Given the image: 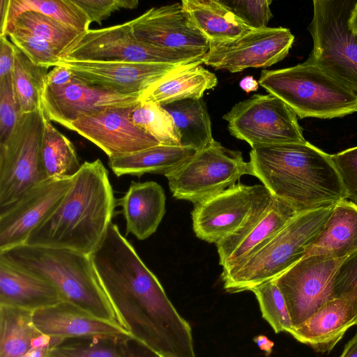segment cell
Instances as JSON below:
<instances>
[{
    "label": "cell",
    "instance_id": "9c48e42d",
    "mask_svg": "<svg viewBox=\"0 0 357 357\" xmlns=\"http://www.w3.org/2000/svg\"><path fill=\"white\" fill-rule=\"evenodd\" d=\"M45 118L42 108L23 114L9 138L0 144V208L48 178L41 154Z\"/></svg>",
    "mask_w": 357,
    "mask_h": 357
},
{
    "label": "cell",
    "instance_id": "5b68a950",
    "mask_svg": "<svg viewBox=\"0 0 357 357\" xmlns=\"http://www.w3.org/2000/svg\"><path fill=\"white\" fill-rule=\"evenodd\" d=\"M334 206L296 214L258 250L221 275L227 292L250 291L275 280L304 257L321 232Z\"/></svg>",
    "mask_w": 357,
    "mask_h": 357
},
{
    "label": "cell",
    "instance_id": "f907efd6",
    "mask_svg": "<svg viewBox=\"0 0 357 357\" xmlns=\"http://www.w3.org/2000/svg\"><path fill=\"white\" fill-rule=\"evenodd\" d=\"M9 0L0 1V13H1V24L0 33L3 31L8 17Z\"/></svg>",
    "mask_w": 357,
    "mask_h": 357
},
{
    "label": "cell",
    "instance_id": "7402d4cb",
    "mask_svg": "<svg viewBox=\"0 0 357 357\" xmlns=\"http://www.w3.org/2000/svg\"><path fill=\"white\" fill-rule=\"evenodd\" d=\"M356 324L357 303L340 298L321 306L306 321L294 328L290 334L316 352H330L347 330Z\"/></svg>",
    "mask_w": 357,
    "mask_h": 357
},
{
    "label": "cell",
    "instance_id": "30bf717a",
    "mask_svg": "<svg viewBox=\"0 0 357 357\" xmlns=\"http://www.w3.org/2000/svg\"><path fill=\"white\" fill-rule=\"evenodd\" d=\"M230 134L256 146L305 143L295 112L271 95L256 94L236 104L222 116Z\"/></svg>",
    "mask_w": 357,
    "mask_h": 357
},
{
    "label": "cell",
    "instance_id": "f35d334b",
    "mask_svg": "<svg viewBox=\"0 0 357 357\" xmlns=\"http://www.w3.org/2000/svg\"><path fill=\"white\" fill-rule=\"evenodd\" d=\"M22 114L11 74L0 79V144L9 138Z\"/></svg>",
    "mask_w": 357,
    "mask_h": 357
},
{
    "label": "cell",
    "instance_id": "e575fe53",
    "mask_svg": "<svg viewBox=\"0 0 357 357\" xmlns=\"http://www.w3.org/2000/svg\"><path fill=\"white\" fill-rule=\"evenodd\" d=\"M12 29L29 32L47 41L59 48L63 53V56L73 47L85 33L32 10L20 15L14 21L10 31Z\"/></svg>",
    "mask_w": 357,
    "mask_h": 357
},
{
    "label": "cell",
    "instance_id": "4dcf8cb0",
    "mask_svg": "<svg viewBox=\"0 0 357 357\" xmlns=\"http://www.w3.org/2000/svg\"><path fill=\"white\" fill-rule=\"evenodd\" d=\"M41 335L32 312L0 305V357H24Z\"/></svg>",
    "mask_w": 357,
    "mask_h": 357
},
{
    "label": "cell",
    "instance_id": "4fadbf2b",
    "mask_svg": "<svg viewBox=\"0 0 357 357\" xmlns=\"http://www.w3.org/2000/svg\"><path fill=\"white\" fill-rule=\"evenodd\" d=\"M346 258L303 257L274 280L286 302L293 328L336 298L334 280Z\"/></svg>",
    "mask_w": 357,
    "mask_h": 357
},
{
    "label": "cell",
    "instance_id": "8992f818",
    "mask_svg": "<svg viewBox=\"0 0 357 357\" xmlns=\"http://www.w3.org/2000/svg\"><path fill=\"white\" fill-rule=\"evenodd\" d=\"M258 83L300 119H333L357 112V96L310 57L291 67L263 70Z\"/></svg>",
    "mask_w": 357,
    "mask_h": 357
},
{
    "label": "cell",
    "instance_id": "60d3db41",
    "mask_svg": "<svg viewBox=\"0 0 357 357\" xmlns=\"http://www.w3.org/2000/svg\"><path fill=\"white\" fill-rule=\"evenodd\" d=\"M346 192V199L357 205V146L331 155Z\"/></svg>",
    "mask_w": 357,
    "mask_h": 357
},
{
    "label": "cell",
    "instance_id": "bcb514c9",
    "mask_svg": "<svg viewBox=\"0 0 357 357\" xmlns=\"http://www.w3.org/2000/svg\"><path fill=\"white\" fill-rule=\"evenodd\" d=\"M63 340L45 335L39 337L34 347L24 357H45L48 349L52 345L60 344Z\"/></svg>",
    "mask_w": 357,
    "mask_h": 357
},
{
    "label": "cell",
    "instance_id": "ab89813d",
    "mask_svg": "<svg viewBox=\"0 0 357 357\" xmlns=\"http://www.w3.org/2000/svg\"><path fill=\"white\" fill-rule=\"evenodd\" d=\"M240 21L250 28L257 30L267 27L273 17L271 0H219Z\"/></svg>",
    "mask_w": 357,
    "mask_h": 357
},
{
    "label": "cell",
    "instance_id": "c3c4849f",
    "mask_svg": "<svg viewBox=\"0 0 357 357\" xmlns=\"http://www.w3.org/2000/svg\"><path fill=\"white\" fill-rule=\"evenodd\" d=\"M340 357H357V331L345 344Z\"/></svg>",
    "mask_w": 357,
    "mask_h": 357
},
{
    "label": "cell",
    "instance_id": "d4e9b609",
    "mask_svg": "<svg viewBox=\"0 0 357 357\" xmlns=\"http://www.w3.org/2000/svg\"><path fill=\"white\" fill-rule=\"evenodd\" d=\"M357 251V205L344 199L335 205L324 228L304 257L346 258Z\"/></svg>",
    "mask_w": 357,
    "mask_h": 357
},
{
    "label": "cell",
    "instance_id": "83f0119b",
    "mask_svg": "<svg viewBox=\"0 0 357 357\" xmlns=\"http://www.w3.org/2000/svg\"><path fill=\"white\" fill-rule=\"evenodd\" d=\"M129 335L66 340L52 345L45 357H156Z\"/></svg>",
    "mask_w": 357,
    "mask_h": 357
},
{
    "label": "cell",
    "instance_id": "277c9868",
    "mask_svg": "<svg viewBox=\"0 0 357 357\" xmlns=\"http://www.w3.org/2000/svg\"><path fill=\"white\" fill-rule=\"evenodd\" d=\"M0 259L48 281L59 290L64 301L97 318L120 326L90 255L24 244L0 251Z\"/></svg>",
    "mask_w": 357,
    "mask_h": 357
},
{
    "label": "cell",
    "instance_id": "f1b7e54d",
    "mask_svg": "<svg viewBox=\"0 0 357 357\" xmlns=\"http://www.w3.org/2000/svg\"><path fill=\"white\" fill-rule=\"evenodd\" d=\"M181 3L209 42L231 41L255 30L240 21L219 0H183Z\"/></svg>",
    "mask_w": 357,
    "mask_h": 357
},
{
    "label": "cell",
    "instance_id": "52a82bcc",
    "mask_svg": "<svg viewBox=\"0 0 357 357\" xmlns=\"http://www.w3.org/2000/svg\"><path fill=\"white\" fill-rule=\"evenodd\" d=\"M356 1H313L308 30L313 41L309 57L357 96V36L349 26Z\"/></svg>",
    "mask_w": 357,
    "mask_h": 357
},
{
    "label": "cell",
    "instance_id": "ba28073f",
    "mask_svg": "<svg viewBox=\"0 0 357 357\" xmlns=\"http://www.w3.org/2000/svg\"><path fill=\"white\" fill-rule=\"evenodd\" d=\"M252 174L250 163L243 160L241 151L214 141L166 177L173 197L195 204L236 185L241 176Z\"/></svg>",
    "mask_w": 357,
    "mask_h": 357
},
{
    "label": "cell",
    "instance_id": "e0dca14e",
    "mask_svg": "<svg viewBox=\"0 0 357 357\" xmlns=\"http://www.w3.org/2000/svg\"><path fill=\"white\" fill-rule=\"evenodd\" d=\"M130 23L136 37L151 45L202 55L209 50V41L181 3L151 8Z\"/></svg>",
    "mask_w": 357,
    "mask_h": 357
},
{
    "label": "cell",
    "instance_id": "ffe728a7",
    "mask_svg": "<svg viewBox=\"0 0 357 357\" xmlns=\"http://www.w3.org/2000/svg\"><path fill=\"white\" fill-rule=\"evenodd\" d=\"M296 214L273 197L244 226L216 244L219 264L222 267L221 275L258 250Z\"/></svg>",
    "mask_w": 357,
    "mask_h": 357
},
{
    "label": "cell",
    "instance_id": "1f68e13d",
    "mask_svg": "<svg viewBox=\"0 0 357 357\" xmlns=\"http://www.w3.org/2000/svg\"><path fill=\"white\" fill-rule=\"evenodd\" d=\"M35 11L81 32L89 30L86 14L73 0H9L8 17L0 36H6L14 21L26 11Z\"/></svg>",
    "mask_w": 357,
    "mask_h": 357
},
{
    "label": "cell",
    "instance_id": "2e32d148",
    "mask_svg": "<svg viewBox=\"0 0 357 357\" xmlns=\"http://www.w3.org/2000/svg\"><path fill=\"white\" fill-rule=\"evenodd\" d=\"M141 94L88 84L75 77L63 86H44L41 108L49 121L63 126L84 116L110 107H130L140 101Z\"/></svg>",
    "mask_w": 357,
    "mask_h": 357
},
{
    "label": "cell",
    "instance_id": "d6a6232c",
    "mask_svg": "<svg viewBox=\"0 0 357 357\" xmlns=\"http://www.w3.org/2000/svg\"><path fill=\"white\" fill-rule=\"evenodd\" d=\"M41 154L47 178H73L82 166L73 143L47 118L44 122Z\"/></svg>",
    "mask_w": 357,
    "mask_h": 357
},
{
    "label": "cell",
    "instance_id": "74e56055",
    "mask_svg": "<svg viewBox=\"0 0 357 357\" xmlns=\"http://www.w3.org/2000/svg\"><path fill=\"white\" fill-rule=\"evenodd\" d=\"M7 36L10 38L12 43L38 66L54 67L63 54L57 47L29 32L12 29Z\"/></svg>",
    "mask_w": 357,
    "mask_h": 357
},
{
    "label": "cell",
    "instance_id": "d590c367",
    "mask_svg": "<svg viewBox=\"0 0 357 357\" xmlns=\"http://www.w3.org/2000/svg\"><path fill=\"white\" fill-rule=\"evenodd\" d=\"M137 127L156 139L160 144L180 146V139L170 114L160 105L140 101L129 114Z\"/></svg>",
    "mask_w": 357,
    "mask_h": 357
},
{
    "label": "cell",
    "instance_id": "8fae6325",
    "mask_svg": "<svg viewBox=\"0 0 357 357\" xmlns=\"http://www.w3.org/2000/svg\"><path fill=\"white\" fill-rule=\"evenodd\" d=\"M204 55L157 47L139 40L129 22L98 29H89L61 59L164 63L187 65Z\"/></svg>",
    "mask_w": 357,
    "mask_h": 357
},
{
    "label": "cell",
    "instance_id": "7bdbcfd3",
    "mask_svg": "<svg viewBox=\"0 0 357 357\" xmlns=\"http://www.w3.org/2000/svg\"><path fill=\"white\" fill-rule=\"evenodd\" d=\"M334 294L336 298H348L357 303V251L339 267L334 280Z\"/></svg>",
    "mask_w": 357,
    "mask_h": 357
},
{
    "label": "cell",
    "instance_id": "7c38bea8",
    "mask_svg": "<svg viewBox=\"0 0 357 357\" xmlns=\"http://www.w3.org/2000/svg\"><path fill=\"white\" fill-rule=\"evenodd\" d=\"M272 198L263 185L236 184L195 204L194 232L217 244L244 226Z\"/></svg>",
    "mask_w": 357,
    "mask_h": 357
},
{
    "label": "cell",
    "instance_id": "7dc6e473",
    "mask_svg": "<svg viewBox=\"0 0 357 357\" xmlns=\"http://www.w3.org/2000/svg\"><path fill=\"white\" fill-rule=\"evenodd\" d=\"M253 341L259 349L265 353L266 356L271 354L274 343L266 336L259 335L254 337Z\"/></svg>",
    "mask_w": 357,
    "mask_h": 357
},
{
    "label": "cell",
    "instance_id": "816d5d0a",
    "mask_svg": "<svg viewBox=\"0 0 357 357\" xmlns=\"http://www.w3.org/2000/svg\"><path fill=\"white\" fill-rule=\"evenodd\" d=\"M349 26L352 33L357 36V1H356L350 12Z\"/></svg>",
    "mask_w": 357,
    "mask_h": 357
},
{
    "label": "cell",
    "instance_id": "8d00e7d4",
    "mask_svg": "<svg viewBox=\"0 0 357 357\" xmlns=\"http://www.w3.org/2000/svg\"><path fill=\"white\" fill-rule=\"evenodd\" d=\"M255 295L263 318L275 333L293 330L291 317L284 298L274 280L262 283L250 290Z\"/></svg>",
    "mask_w": 357,
    "mask_h": 357
},
{
    "label": "cell",
    "instance_id": "f546056e",
    "mask_svg": "<svg viewBox=\"0 0 357 357\" xmlns=\"http://www.w3.org/2000/svg\"><path fill=\"white\" fill-rule=\"evenodd\" d=\"M172 116L180 146L199 150L214 142L206 103L201 99H185L160 105Z\"/></svg>",
    "mask_w": 357,
    "mask_h": 357
},
{
    "label": "cell",
    "instance_id": "f5cc1de1",
    "mask_svg": "<svg viewBox=\"0 0 357 357\" xmlns=\"http://www.w3.org/2000/svg\"><path fill=\"white\" fill-rule=\"evenodd\" d=\"M156 357H159V356H156Z\"/></svg>",
    "mask_w": 357,
    "mask_h": 357
},
{
    "label": "cell",
    "instance_id": "ac0fdd59",
    "mask_svg": "<svg viewBox=\"0 0 357 357\" xmlns=\"http://www.w3.org/2000/svg\"><path fill=\"white\" fill-rule=\"evenodd\" d=\"M135 105L110 107L79 118L65 127L93 143L109 158L160 145L156 139L137 127L129 119V114Z\"/></svg>",
    "mask_w": 357,
    "mask_h": 357
},
{
    "label": "cell",
    "instance_id": "d6986e66",
    "mask_svg": "<svg viewBox=\"0 0 357 357\" xmlns=\"http://www.w3.org/2000/svg\"><path fill=\"white\" fill-rule=\"evenodd\" d=\"M56 66L68 68L76 79L88 84L142 95L150 86L183 65L62 59Z\"/></svg>",
    "mask_w": 357,
    "mask_h": 357
},
{
    "label": "cell",
    "instance_id": "484cf974",
    "mask_svg": "<svg viewBox=\"0 0 357 357\" xmlns=\"http://www.w3.org/2000/svg\"><path fill=\"white\" fill-rule=\"evenodd\" d=\"M197 62L178 67L140 96V101L160 105L185 99H201L206 90L218 84L216 75Z\"/></svg>",
    "mask_w": 357,
    "mask_h": 357
},
{
    "label": "cell",
    "instance_id": "4316f807",
    "mask_svg": "<svg viewBox=\"0 0 357 357\" xmlns=\"http://www.w3.org/2000/svg\"><path fill=\"white\" fill-rule=\"evenodd\" d=\"M195 150L181 146L158 145L135 153L109 158V165L117 176H141L144 174L167 176L183 165Z\"/></svg>",
    "mask_w": 357,
    "mask_h": 357
},
{
    "label": "cell",
    "instance_id": "9a60e30c",
    "mask_svg": "<svg viewBox=\"0 0 357 357\" xmlns=\"http://www.w3.org/2000/svg\"><path fill=\"white\" fill-rule=\"evenodd\" d=\"M73 178H48L0 208V251L26 244L32 231L58 206Z\"/></svg>",
    "mask_w": 357,
    "mask_h": 357
},
{
    "label": "cell",
    "instance_id": "b9f144b4",
    "mask_svg": "<svg viewBox=\"0 0 357 357\" xmlns=\"http://www.w3.org/2000/svg\"><path fill=\"white\" fill-rule=\"evenodd\" d=\"M88 16L90 22L101 24L113 13L121 9H134L137 0H73Z\"/></svg>",
    "mask_w": 357,
    "mask_h": 357
},
{
    "label": "cell",
    "instance_id": "7a4b0ae2",
    "mask_svg": "<svg viewBox=\"0 0 357 357\" xmlns=\"http://www.w3.org/2000/svg\"><path fill=\"white\" fill-rule=\"evenodd\" d=\"M250 157L252 176L296 213L333 206L346 199L331 155L308 142L256 146Z\"/></svg>",
    "mask_w": 357,
    "mask_h": 357
},
{
    "label": "cell",
    "instance_id": "44dd1931",
    "mask_svg": "<svg viewBox=\"0 0 357 357\" xmlns=\"http://www.w3.org/2000/svg\"><path fill=\"white\" fill-rule=\"evenodd\" d=\"M32 320L40 334L63 341L129 335L119 325L97 318L66 301L33 312Z\"/></svg>",
    "mask_w": 357,
    "mask_h": 357
},
{
    "label": "cell",
    "instance_id": "f6af8a7d",
    "mask_svg": "<svg viewBox=\"0 0 357 357\" xmlns=\"http://www.w3.org/2000/svg\"><path fill=\"white\" fill-rule=\"evenodd\" d=\"M75 78L73 73L67 68L56 66L48 72L45 85L49 86H63L70 84Z\"/></svg>",
    "mask_w": 357,
    "mask_h": 357
},
{
    "label": "cell",
    "instance_id": "6da1fadb",
    "mask_svg": "<svg viewBox=\"0 0 357 357\" xmlns=\"http://www.w3.org/2000/svg\"><path fill=\"white\" fill-rule=\"evenodd\" d=\"M90 257L120 326L132 339L159 357H196L190 324L117 225H110Z\"/></svg>",
    "mask_w": 357,
    "mask_h": 357
},
{
    "label": "cell",
    "instance_id": "ee69618b",
    "mask_svg": "<svg viewBox=\"0 0 357 357\" xmlns=\"http://www.w3.org/2000/svg\"><path fill=\"white\" fill-rule=\"evenodd\" d=\"M15 59V45L6 36H0V79L13 74Z\"/></svg>",
    "mask_w": 357,
    "mask_h": 357
},
{
    "label": "cell",
    "instance_id": "cb8c5ba5",
    "mask_svg": "<svg viewBox=\"0 0 357 357\" xmlns=\"http://www.w3.org/2000/svg\"><path fill=\"white\" fill-rule=\"evenodd\" d=\"M165 200L158 183L132 181L118 203L126 220V234L144 240L155 233L165 213Z\"/></svg>",
    "mask_w": 357,
    "mask_h": 357
},
{
    "label": "cell",
    "instance_id": "3957f363",
    "mask_svg": "<svg viewBox=\"0 0 357 357\" xmlns=\"http://www.w3.org/2000/svg\"><path fill=\"white\" fill-rule=\"evenodd\" d=\"M115 206L107 169L100 159L86 161L58 206L26 244L91 255L105 238Z\"/></svg>",
    "mask_w": 357,
    "mask_h": 357
},
{
    "label": "cell",
    "instance_id": "603a6c76",
    "mask_svg": "<svg viewBox=\"0 0 357 357\" xmlns=\"http://www.w3.org/2000/svg\"><path fill=\"white\" fill-rule=\"evenodd\" d=\"M63 301L61 293L48 281L0 259V305L33 312Z\"/></svg>",
    "mask_w": 357,
    "mask_h": 357
},
{
    "label": "cell",
    "instance_id": "681fc988",
    "mask_svg": "<svg viewBox=\"0 0 357 357\" xmlns=\"http://www.w3.org/2000/svg\"><path fill=\"white\" fill-rule=\"evenodd\" d=\"M240 86L243 90L249 93L257 90L259 83L252 76H247L241 81Z\"/></svg>",
    "mask_w": 357,
    "mask_h": 357
},
{
    "label": "cell",
    "instance_id": "5bb4252c",
    "mask_svg": "<svg viewBox=\"0 0 357 357\" xmlns=\"http://www.w3.org/2000/svg\"><path fill=\"white\" fill-rule=\"evenodd\" d=\"M294 36L283 27L253 30L233 40L209 42L202 62L217 70L238 73L250 68L271 66L285 58Z\"/></svg>",
    "mask_w": 357,
    "mask_h": 357
},
{
    "label": "cell",
    "instance_id": "836d02e7",
    "mask_svg": "<svg viewBox=\"0 0 357 357\" xmlns=\"http://www.w3.org/2000/svg\"><path fill=\"white\" fill-rule=\"evenodd\" d=\"M48 68L36 65L26 54L15 46L13 79L22 114L41 109V95Z\"/></svg>",
    "mask_w": 357,
    "mask_h": 357
}]
</instances>
